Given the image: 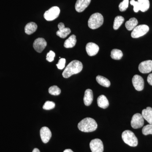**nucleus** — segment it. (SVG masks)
<instances>
[{
	"mask_svg": "<svg viewBox=\"0 0 152 152\" xmlns=\"http://www.w3.org/2000/svg\"><path fill=\"white\" fill-rule=\"evenodd\" d=\"M83 69L82 63L77 60H74L66 67L63 72L62 75L64 78H68L73 75L79 73Z\"/></svg>",
	"mask_w": 152,
	"mask_h": 152,
	"instance_id": "obj_1",
	"label": "nucleus"
},
{
	"mask_svg": "<svg viewBox=\"0 0 152 152\" xmlns=\"http://www.w3.org/2000/svg\"><path fill=\"white\" fill-rule=\"evenodd\" d=\"M97 127V124L96 121L91 118H85L78 124L79 129L84 132H94L96 129Z\"/></svg>",
	"mask_w": 152,
	"mask_h": 152,
	"instance_id": "obj_2",
	"label": "nucleus"
},
{
	"mask_svg": "<svg viewBox=\"0 0 152 152\" xmlns=\"http://www.w3.org/2000/svg\"><path fill=\"white\" fill-rule=\"evenodd\" d=\"M104 23L102 15L99 13L93 14L88 21V26L92 29H96L101 27Z\"/></svg>",
	"mask_w": 152,
	"mask_h": 152,
	"instance_id": "obj_3",
	"label": "nucleus"
},
{
	"mask_svg": "<svg viewBox=\"0 0 152 152\" xmlns=\"http://www.w3.org/2000/svg\"><path fill=\"white\" fill-rule=\"evenodd\" d=\"M122 138L125 143L130 146L136 147L138 143L137 138L132 131L126 130L123 132Z\"/></svg>",
	"mask_w": 152,
	"mask_h": 152,
	"instance_id": "obj_4",
	"label": "nucleus"
},
{
	"mask_svg": "<svg viewBox=\"0 0 152 152\" xmlns=\"http://www.w3.org/2000/svg\"><path fill=\"white\" fill-rule=\"evenodd\" d=\"M149 30V28L146 25H140L136 26L133 30L131 36L133 38H138L145 35Z\"/></svg>",
	"mask_w": 152,
	"mask_h": 152,
	"instance_id": "obj_5",
	"label": "nucleus"
},
{
	"mask_svg": "<svg viewBox=\"0 0 152 152\" xmlns=\"http://www.w3.org/2000/svg\"><path fill=\"white\" fill-rule=\"evenodd\" d=\"M60 9L58 7H53L46 11L44 15V18L47 21H53L58 18L59 15Z\"/></svg>",
	"mask_w": 152,
	"mask_h": 152,
	"instance_id": "obj_6",
	"label": "nucleus"
},
{
	"mask_svg": "<svg viewBox=\"0 0 152 152\" xmlns=\"http://www.w3.org/2000/svg\"><path fill=\"white\" fill-rule=\"evenodd\" d=\"M144 124V118L141 114L136 113L133 115L131 121V126L133 129H137L141 128Z\"/></svg>",
	"mask_w": 152,
	"mask_h": 152,
	"instance_id": "obj_7",
	"label": "nucleus"
},
{
	"mask_svg": "<svg viewBox=\"0 0 152 152\" xmlns=\"http://www.w3.org/2000/svg\"><path fill=\"white\" fill-rule=\"evenodd\" d=\"M90 148L92 152H103L104 145L102 142L99 139L91 140L90 143Z\"/></svg>",
	"mask_w": 152,
	"mask_h": 152,
	"instance_id": "obj_8",
	"label": "nucleus"
},
{
	"mask_svg": "<svg viewBox=\"0 0 152 152\" xmlns=\"http://www.w3.org/2000/svg\"><path fill=\"white\" fill-rule=\"evenodd\" d=\"M47 43L45 40L43 38H39L36 39L33 44V47L36 51L41 53L45 48Z\"/></svg>",
	"mask_w": 152,
	"mask_h": 152,
	"instance_id": "obj_9",
	"label": "nucleus"
},
{
	"mask_svg": "<svg viewBox=\"0 0 152 152\" xmlns=\"http://www.w3.org/2000/svg\"><path fill=\"white\" fill-rule=\"evenodd\" d=\"M133 86L137 91H142L144 88V81L141 76L139 75H135L133 77L132 80Z\"/></svg>",
	"mask_w": 152,
	"mask_h": 152,
	"instance_id": "obj_10",
	"label": "nucleus"
},
{
	"mask_svg": "<svg viewBox=\"0 0 152 152\" xmlns=\"http://www.w3.org/2000/svg\"><path fill=\"white\" fill-rule=\"evenodd\" d=\"M139 71L143 74H147L152 71V61L148 60L142 62L140 64L138 67Z\"/></svg>",
	"mask_w": 152,
	"mask_h": 152,
	"instance_id": "obj_11",
	"label": "nucleus"
},
{
	"mask_svg": "<svg viewBox=\"0 0 152 152\" xmlns=\"http://www.w3.org/2000/svg\"><path fill=\"white\" fill-rule=\"evenodd\" d=\"M59 30L56 32L57 35L61 38H65L71 32L70 29L65 28V25L62 23H60L58 25Z\"/></svg>",
	"mask_w": 152,
	"mask_h": 152,
	"instance_id": "obj_12",
	"label": "nucleus"
},
{
	"mask_svg": "<svg viewBox=\"0 0 152 152\" xmlns=\"http://www.w3.org/2000/svg\"><path fill=\"white\" fill-rule=\"evenodd\" d=\"M40 136L42 141L44 143H47L52 137V133L50 129L47 127H43L41 128Z\"/></svg>",
	"mask_w": 152,
	"mask_h": 152,
	"instance_id": "obj_13",
	"label": "nucleus"
},
{
	"mask_svg": "<svg viewBox=\"0 0 152 152\" xmlns=\"http://www.w3.org/2000/svg\"><path fill=\"white\" fill-rule=\"evenodd\" d=\"M91 0H77L75 4V10L78 12H82L89 5Z\"/></svg>",
	"mask_w": 152,
	"mask_h": 152,
	"instance_id": "obj_14",
	"label": "nucleus"
},
{
	"mask_svg": "<svg viewBox=\"0 0 152 152\" xmlns=\"http://www.w3.org/2000/svg\"><path fill=\"white\" fill-rule=\"evenodd\" d=\"M99 48L96 44L93 42H89L86 46V50L88 55L90 56H93L97 54Z\"/></svg>",
	"mask_w": 152,
	"mask_h": 152,
	"instance_id": "obj_15",
	"label": "nucleus"
},
{
	"mask_svg": "<svg viewBox=\"0 0 152 152\" xmlns=\"http://www.w3.org/2000/svg\"><path fill=\"white\" fill-rule=\"evenodd\" d=\"M94 99L93 91L90 89L86 90L84 97V103L86 106H90Z\"/></svg>",
	"mask_w": 152,
	"mask_h": 152,
	"instance_id": "obj_16",
	"label": "nucleus"
},
{
	"mask_svg": "<svg viewBox=\"0 0 152 152\" xmlns=\"http://www.w3.org/2000/svg\"><path fill=\"white\" fill-rule=\"evenodd\" d=\"M142 116L147 122L152 124V108L151 107H147L146 109H144L142 111Z\"/></svg>",
	"mask_w": 152,
	"mask_h": 152,
	"instance_id": "obj_17",
	"label": "nucleus"
},
{
	"mask_svg": "<svg viewBox=\"0 0 152 152\" xmlns=\"http://www.w3.org/2000/svg\"><path fill=\"white\" fill-rule=\"evenodd\" d=\"M98 105L103 109H106L109 105V101L104 95L100 96L97 99Z\"/></svg>",
	"mask_w": 152,
	"mask_h": 152,
	"instance_id": "obj_18",
	"label": "nucleus"
},
{
	"mask_svg": "<svg viewBox=\"0 0 152 152\" xmlns=\"http://www.w3.org/2000/svg\"><path fill=\"white\" fill-rule=\"evenodd\" d=\"M37 25L36 23L31 22L26 25L25 28V31L28 35L31 34L37 31Z\"/></svg>",
	"mask_w": 152,
	"mask_h": 152,
	"instance_id": "obj_19",
	"label": "nucleus"
},
{
	"mask_svg": "<svg viewBox=\"0 0 152 152\" xmlns=\"http://www.w3.org/2000/svg\"><path fill=\"white\" fill-rule=\"evenodd\" d=\"M77 42L76 37L75 35H72L67 39L66 40L64 43V47L66 48H73Z\"/></svg>",
	"mask_w": 152,
	"mask_h": 152,
	"instance_id": "obj_20",
	"label": "nucleus"
},
{
	"mask_svg": "<svg viewBox=\"0 0 152 152\" xmlns=\"http://www.w3.org/2000/svg\"><path fill=\"white\" fill-rule=\"evenodd\" d=\"M138 23L137 19L134 18L130 19L129 21H127L125 24V26L127 29L129 31H132L137 26V25Z\"/></svg>",
	"mask_w": 152,
	"mask_h": 152,
	"instance_id": "obj_21",
	"label": "nucleus"
},
{
	"mask_svg": "<svg viewBox=\"0 0 152 152\" xmlns=\"http://www.w3.org/2000/svg\"><path fill=\"white\" fill-rule=\"evenodd\" d=\"M96 80L99 84L102 86L108 88L110 86V82L108 79L106 78L105 77L100 75H98L96 77Z\"/></svg>",
	"mask_w": 152,
	"mask_h": 152,
	"instance_id": "obj_22",
	"label": "nucleus"
},
{
	"mask_svg": "<svg viewBox=\"0 0 152 152\" xmlns=\"http://www.w3.org/2000/svg\"><path fill=\"white\" fill-rule=\"evenodd\" d=\"M140 6V10L142 12H145L150 8V2L149 0H138Z\"/></svg>",
	"mask_w": 152,
	"mask_h": 152,
	"instance_id": "obj_23",
	"label": "nucleus"
},
{
	"mask_svg": "<svg viewBox=\"0 0 152 152\" xmlns=\"http://www.w3.org/2000/svg\"><path fill=\"white\" fill-rule=\"evenodd\" d=\"M123 56V52L118 49H113L111 52V57L114 60L121 59Z\"/></svg>",
	"mask_w": 152,
	"mask_h": 152,
	"instance_id": "obj_24",
	"label": "nucleus"
},
{
	"mask_svg": "<svg viewBox=\"0 0 152 152\" xmlns=\"http://www.w3.org/2000/svg\"><path fill=\"white\" fill-rule=\"evenodd\" d=\"M124 21V17L121 16H118L115 18L114 20L113 28L114 30H118L120 27L121 26Z\"/></svg>",
	"mask_w": 152,
	"mask_h": 152,
	"instance_id": "obj_25",
	"label": "nucleus"
},
{
	"mask_svg": "<svg viewBox=\"0 0 152 152\" xmlns=\"http://www.w3.org/2000/svg\"><path fill=\"white\" fill-rule=\"evenodd\" d=\"M49 94L54 96H58L61 94V90L58 87L56 86H52L49 89Z\"/></svg>",
	"mask_w": 152,
	"mask_h": 152,
	"instance_id": "obj_26",
	"label": "nucleus"
},
{
	"mask_svg": "<svg viewBox=\"0 0 152 152\" xmlns=\"http://www.w3.org/2000/svg\"><path fill=\"white\" fill-rule=\"evenodd\" d=\"M142 133L144 135L152 134V124H149L145 126L142 129Z\"/></svg>",
	"mask_w": 152,
	"mask_h": 152,
	"instance_id": "obj_27",
	"label": "nucleus"
},
{
	"mask_svg": "<svg viewBox=\"0 0 152 152\" xmlns=\"http://www.w3.org/2000/svg\"><path fill=\"white\" fill-rule=\"evenodd\" d=\"M129 0H124L120 3L119 5V9L121 12H124L129 7Z\"/></svg>",
	"mask_w": 152,
	"mask_h": 152,
	"instance_id": "obj_28",
	"label": "nucleus"
},
{
	"mask_svg": "<svg viewBox=\"0 0 152 152\" xmlns=\"http://www.w3.org/2000/svg\"><path fill=\"white\" fill-rule=\"evenodd\" d=\"M55 107V104L54 102L50 101H47L45 104H44L43 108L45 110H50L53 109Z\"/></svg>",
	"mask_w": 152,
	"mask_h": 152,
	"instance_id": "obj_29",
	"label": "nucleus"
},
{
	"mask_svg": "<svg viewBox=\"0 0 152 152\" xmlns=\"http://www.w3.org/2000/svg\"><path fill=\"white\" fill-rule=\"evenodd\" d=\"M130 4L134 6V11L135 12H138L140 10V6L137 1L135 0H131Z\"/></svg>",
	"mask_w": 152,
	"mask_h": 152,
	"instance_id": "obj_30",
	"label": "nucleus"
},
{
	"mask_svg": "<svg viewBox=\"0 0 152 152\" xmlns=\"http://www.w3.org/2000/svg\"><path fill=\"white\" fill-rule=\"evenodd\" d=\"M66 64V59L64 58L60 59L58 63L57 64L56 66L58 69H63L65 67Z\"/></svg>",
	"mask_w": 152,
	"mask_h": 152,
	"instance_id": "obj_31",
	"label": "nucleus"
},
{
	"mask_svg": "<svg viewBox=\"0 0 152 152\" xmlns=\"http://www.w3.org/2000/svg\"><path fill=\"white\" fill-rule=\"evenodd\" d=\"M55 57V53L53 51L50 50L47 55L46 60L49 62H52L54 61Z\"/></svg>",
	"mask_w": 152,
	"mask_h": 152,
	"instance_id": "obj_32",
	"label": "nucleus"
},
{
	"mask_svg": "<svg viewBox=\"0 0 152 152\" xmlns=\"http://www.w3.org/2000/svg\"><path fill=\"white\" fill-rule=\"evenodd\" d=\"M147 81L151 86H152V74H150L148 77Z\"/></svg>",
	"mask_w": 152,
	"mask_h": 152,
	"instance_id": "obj_33",
	"label": "nucleus"
},
{
	"mask_svg": "<svg viewBox=\"0 0 152 152\" xmlns=\"http://www.w3.org/2000/svg\"><path fill=\"white\" fill-rule=\"evenodd\" d=\"M32 152H41L38 149V148H34Z\"/></svg>",
	"mask_w": 152,
	"mask_h": 152,
	"instance_id": "obj_34",
	"label": "nucleus"
},
{
	"mask_svg": "<svg viewBox=\"0 0 152 152\" xmlns=\"http://www.w3.org/2000/svg\"><path fill=\"white\" fill-rule=\"evenodd\" d=\"M64 152H74L73 151H72V150L71 149H66L64 151Z\"/></svg>",
	"mask_w": 152,
	"mask_h": 152,
	"instance_id": "obj_35",
	"label": "nucleus"
}]
</instances>
